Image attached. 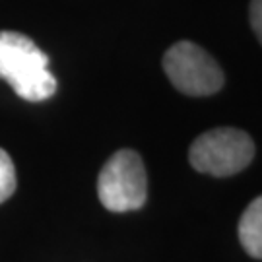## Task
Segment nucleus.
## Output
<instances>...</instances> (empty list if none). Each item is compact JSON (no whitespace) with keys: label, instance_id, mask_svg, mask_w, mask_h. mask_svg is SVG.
Listing matches in <instances>:
<instances>
[{"label":"nucleus","instance_id":"1","mask_svg":"<svg viewBox=\"0 0 262 262\" xmlns=\"http://www.w3.org/2000/svg\"><path fill=\"white\" fill-rule=\"evenodd\" d=\"M0 78L18 97L39 103L53 97L56 80L49 68V56L18 31H0Z\"/></svg>","mask_w":262,"mask_h":262},{"label":"nucleus","instance_id":"2","mask_svg":"<svg viewBox=\"0 0 262 262\" xmlns=\"http://www.w3.org/2000/svg\"><path fill=\"white\" fill-rule=\"evenodd\" d=\"M254 158L253 138L245 130L222 126L200 134L188 150V161L198 173L231 177L243 171Z\"/></svg>","mask_w":262,"mask_h":262},{"label":"nucleus","instance_id":"3","mask_svg":"<svg viewBox=\"0 0 262 262\" xmlns=\"http://www.w3.org/2000/svg\"><path fill=\"white\" fill-rule=\"evenodd\" d=\"M163 70L181 94L190 97L214 95L224 88V70L214 56L192 41H179L163 55Z\"/></svg>","mask_w":262,"mask_h":262},{"label":"nucleus","instance_id":"4","mask_svg":"<svg viewBox=\"0 0 262 262\" xmlns=\"http://www.w3.org/2000/svg\"><path fill=\"white\" fill-rule=\"evenodd\" d=\"M97 194L109 212H132L146 202V169L134 150H119L107 159L99 179Z\"/></svg>","mask_w":262,"mask_h":262},{"label":"nucleus","instance_id":"5","mask_svg":"<svg viewBox=\"0 0 262 262\" xmlns=\"http://www.w3.org/2000/svg\"><path fill=\"white\" fill-rule=\"evenodd\" d=\"M239 241L253 258H262V196L254 198L241 215Z\"/></svg>","mask_w":262,"mask_h":262},{"label":"nucleus","instance_id":"6","mask_svg":"<svg viewBox=\"0 0 262 262\" xmlns=\"http://www.w3.org/2000/svg\"><path fill=\"white\" fill-rule=\"evenodd\" d=\"M16 185H18V179H16L14 161L8 156V151L0 148V204L14 194Z\"/></svg>","mask_w":262,"mask_h":262},{"label":"nucleus","instance_id":"7","mask_svg":"<svg viewBox=\"0 0 262 262\" xmlns=\"http://www.w3.org/2000/svg\"><path fill=\"white\" fill-rule=\"evenodd\" d=\"M249 19H251V28H253L254 35L258 37L262 45V0H251Z\"/></svg>","mask_w":262,"mask_h":262}]
</instances>
